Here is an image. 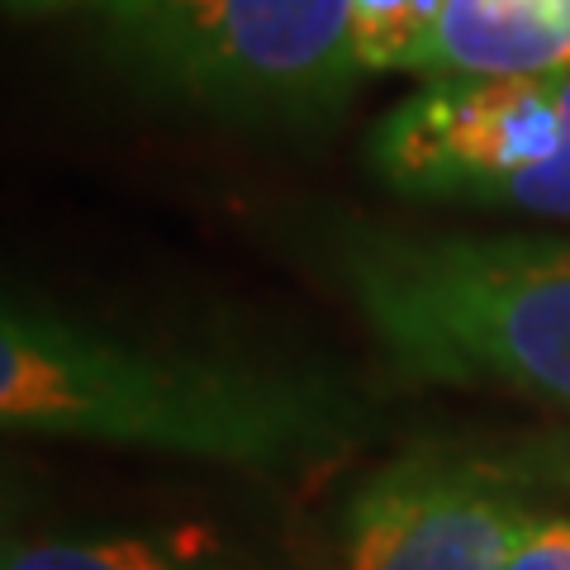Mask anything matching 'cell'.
Returning a JSON list of instances; mask_svg holds the SVG:
<instances>
[{"label":"cell","mask_w":570,"mask_h":570,"mask_svg":"<svg viewBox=\"0 0 570 570\" xmlns=\"http://www.w3.org/2000/svg\"><path fill=\"white\" fill-rule=\"evenodd\" d=\"M14 14H67V10H115L119 0H6Z\"/></svg>","instance_id":"8fae6325"},{"label":"cell","mask_w":570,"mask_h":570,"mask_svg":"<svg viewBox=\"0 0 570 570\" xmlns=\"http://www.w3.org/2000/svg\"><path fill=\"white\" fill-rule=\"evenodd\" d=\"M532 509V490L480 452H404L347 499L343 570H504Z\"/></svg>","instance_id":"5b68a950"},{"label":"cell","mask_w":570,"mask_h":570,"mask_svg":"<svg viewBox=\"0 0 570 570\" xmlns=\"http://www.w3.org/2000/svg\"><path fill=\"white\" fill-rule=\"evenodd\" d=\"M0 570H247L190 532H58L10 538Z\"/></svg>","instance_id":"52a82bcc"},{"label":"cell","mask_w":570,"mask_h":570,"mask_svg":"<svg viewBox=\"0 0 570 570\" xmlns=\"http://www.w3.org/2000/svg\"><path fill=\"white\" fill-rule=\"evenodd\" d=\"M504 570H570V519L566 513L532 509L523 538L513 542Z\"/></svg>","instance_id":"30bf717a"},{"label":"cell","mask_w":570,"mask_h":570,"mask_svg":"<svg viewBox=\"0 0 570 570\" xmlns=\"http://www.w3.org/2000/svg\"><path fill=\"white\" fill-rule=\"evenodd\" d=\"M343 281L404 381L570 409V238H356Z\"/></svg>","instance_id":"7a4b0ae2"},{"label":"cell","mask_w":570,"mask_h":570,"mask_svg":"<svg viewBox=\"0 0 570 570\" xmlns=\"http://www.w3.org/2000/svg\"><path fill=\"white\" fill-rule=\"evenodd\" d=\"M448 0H352L356 71H409L428 77Z\"/></svg>","instance_id":"ba28073f"},{"label":"cell","mask_w":570,"mask_h":570,"mask_svg":"<svg viewBox=\"0 0 570 570\" xmlns=\"http://www.w3.org/2000/svg\"><path fill=\"white\" fill-rule=\"evenodd\" d=\"M490 461L523 490H561L570 494V433H542L528 442H513L504 452H490Z\"/></svg>","instance_id":"9c48e42d"},{"label":"cell","mask_w":570,"mask_h":570,"mask_svg":"<svg viewBox=\"0 0 570 570\" xmlns=\"http://www.w3.org/2000/svg\"><path fill=\"white\" fill-rule=\"evenodd\" d=\"M124 62L238 119H318L362 77L352 0H119L105 10Z\"/></svg>","instance_id":"3957f363"},{"label":"cell","mask_w":570,"mask_h":570,"mask_svg":"<svg viewBox=\"0 0 570 570\" xmlns=\"http://www.w3.org/2000/svg\"><path fill=\"white\" fill-rule=\"evenodd\" d=\"M0 423L238 471H309L356 448L366 404L314 371L157 352L6 299Z\"/></svg>","instance_id":"6da1fadb"},{"label":"cell","mask_w":570,"mask_h":570,"mask_svg":"<svg viewBox=\"0 0 570 570\" xmlns=\"http://www.w3.org/2000/svg\"><path fill=\"white\" fill-rule=\"evenodd\" d=\"M390 190L570 219V71L494 81H423L366 142Z\"/></svg>","instance_id":"277c9868"},{"label":"cell","mask_w":570,"mask_h":570,"mask_svg":"<svg viewBox=\"0 0 570 570\" xmlns=\"http://www.w3.org/2000/svg\"><path fill=\"white\" fill-rule=\"evenodd\" d=\"M570 71V0H448L423 81Z\"/></svg>","instance_id":"8992f818"}]
</instances>
